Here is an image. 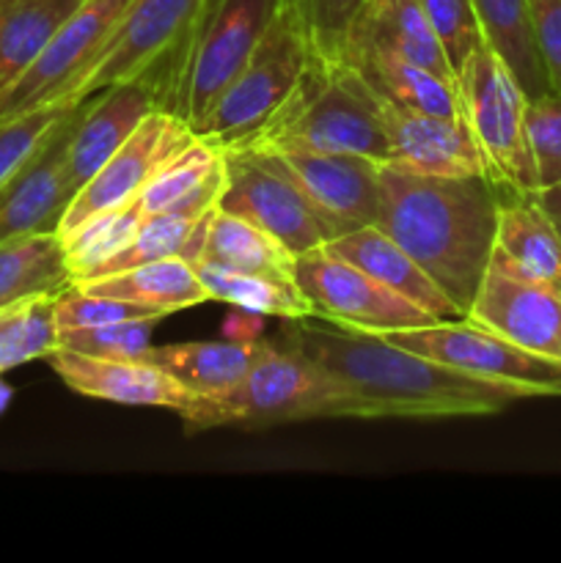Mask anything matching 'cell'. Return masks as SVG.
<instances>
[{
  "label": "cell",
  "instance_id": "6da1fadb",
  "mask_svg": "<svg viewBox=\"0 0 561 563\" xmlns=\"http://www.w3.org/2000/svg\"><path fill=\"white\" fill-rule=\"evenodd\" d=\"M280 344L300 350L350 385L366 405V418L498 416L531 399L515 385L471 377L391 344L383 335L328 324L322 317L286 319Z\"/></svg>",
  "mask_w": 561,
  "mask_h": 563
},
{
  "label": "cell",
  "instance_id": "7a4b0ae2",
  "mask_svg": "<svg viewBox=\"0 0 561 563\" xmlns=\"http://www.w3.org/2000/svg\"><path fill=\"white\" fill-rule=\"evenodd\" d=\"M501 190L484 176H421L380 165L374 225L468 317L493 256Z\"/></svg>",
  "mask_w": 561,
  "mask_h": 563
},
{
  "label": "cell",
  "instance_id": "3957f363",
  "mask_svg": "<svg viewBox=\"0 0 561 563\" xmlns=\"http://www.w3.org/2000/svg\"><path fill=\"white\" fill-rule=\"evenodd\" d=\"M322 152L358 154L388 163L383 99L350 64L319 66L311 60L300 86L258 132L226 152Z\"/></svg>",
  "mask_w": 561,
  "mask_h": 563
},
{
  "label": "cell",
  "instance_id": "277c9868",
  "mask_svg": "<svg viewBox=\"0 0 561 563\" xmlns=\"http://www.w3.org/2000/svg\"><path fill=\"white\" fill-rule=\"evenodd\" d=\"M187 434L220 427L264 429L317 418H366L361 396L300 350L273 341L256 366L223 396H196L179 412Z\"/></svg>",
  "mask_w": 561,
  "mask_h": 563
},
{
  "label": "cell",
  "instance_id": "5b68a950",
  "mask_svg": "<svg viewBox=\"0 0 561 563\" xmlns=\"http://www.w3.org/2000/svg\"><path fill=\"white\" fill-rule=\"evenodd\" d=\"M311 60L300 9L295 0H280L262 42L215 108L198 121L196 135L212 137L223 148L240 146L278 113Z\"/></svg>",
  "mask_w": 561,
  "mask_h": 563
},
{
  "label": "cell",
  "instance_id": "8992f818",
  "mask_svg": "<svg viewBox=\"0 0 561 563\" xmlns=\"http://www.w3.org/2000/svg\"><path fill=\"white\" fill-rule=\"evenodd\" d=\"M457 93L462 119L482 148L495 185L515 192L539 190L526 130L528 97L487 42L457 71Z\"/></svg>",
  "mask_w": 561,
  "mask_h": 563
},
{
  "label": "cell",
  "instance_id": "52a82bcc",
  "mask_svg": "<svg viewBox=\"0 0 561 563\" xmlns=\"http://www.w3.org/2000/svg\"><path fill=\"white\" fill-rule=\"evenodd\" d=\"M280 0H209L179 75L174 113L196 130L262 42Z\"/></svg>",
  "mask_w": 561,
  "mask_h": 563
},
{
  "label": "cell",
  "instance_id": "ba28073f",
  "mask_svg": "<svg viewBox=\"0 0 561 563\" xmlns=\"http://www.w3.org/2000/svg\"><path fill=\"white\" fill-rule=\"evenodd\" d=\"M385 341L471 377L515 385L531 399L561 396V363L534 355L471 319H440L421 328L385 330Z\"/></svg>",
  "mask_w": 561,
  "mask_h": 563
},
{
  "label": "cell",
  "instance_id": "9c48e42d",
  "mask_svg": "<svg viewBox=\"0 0 561 563\" xmlns=\"http://www.w3.org/2000/svg\"><path fill=\"white\" fill-rule=\"evenodd\" d=\"M207 5L209 0H130L97 64L77 82L72 102H86L88 97L116 82L148 80V75L170 53H179L182 75Z\"/></svg>",
  "mask_w": 561,
  "mask_h": 563
},
{
  "label": "cell",
  "instance_id": "30bf717a",
  "mask_svg": "<svg viewBox=\"0 0 561 563\" xmlns=\"http://www.w3.org/2000/svg\"><path fill=\"white\" fill-rule=\"evenodd\" d=\"M284 242L295 256L350 234L336 218L319 209L284 170L253 152H226V187L218 203Z\"/></svg>",
  "mask_w": 561,
  "mask_h": 563
},
{
  "label": "cell",
  "instance_id": "8fae6325",
  "mask_svg": "<svg viewBox=\"0 0 561 563\" xmlns=\"http://www.w3.org/2000/svg\"><path fill=\"white\" fill-rule=\"evenodd\" d=\"M127 5L130 0H82L31 69L0 93V121L47 104H75L72 93L77 82L97 64Z\"/></svg>",
  "mask_w": 561,
  "mask_h": 563
},
{
  "label": "cell",
  "instance_id": "7c38bea8",
  "mask_svg": "<svg viewBox=\"0 0 561 563\" xmlns=\"http://www.w3.org/2000/svg\"><path fill=\"white\" fill-rule=\"evenodd\" d=\"M295 284L314 302L317 317L341 328L385 333L440 322L344 258L317 247L297 256Z\"/></svg>",
  "mask_w": 561,
  "mask_h": 563
},
{
  "label": "cell",
  "instance_id": "4fadbf2b",
  "mask_svg": "<svg viewBox=\"0 0 561 563\" xmlns=\"http://www.w3.org/2000/svg\"><path fill=\"white\" fill-rule=\"evenodd\" d=\"M196 141V130L174 110L157 108L121 143L119 152L75 192L61 218L58 236L97 214L132 203L165 163Z\"/></svg>",
  "mask_w": 561,
  "mask_h": 563
},
{
  "label": "cell",
  "instance_id": "5bb4252c",
  "mask_svg": "<svg viewBox=\"0 0 561 563\" xmlns=\"http://www.w3.org/2000/svg\"><path fill=\"white\" fill-rule=\"evenodd\" d=\"M468 319L561 363V289L517 273L495 251Z\"/></svg>",
  "mask_w": 561,
  "mask_h": 563
},
{
  "label": "cell",
  "instance_id": "9a60e30c",
  "mask_svg": "<svg viewBox=\"0 0 561 563\" xmlns=\"http://www.w3.org/2000/svg\"><path fill=\"white\" fill-rule=\"evenodd\" d=\"M80 104L64 115L42 148L0 187V245L25 234H58L61 218L75 198L64 159Z\"/></svg>",
  "mask_w": 561,
  "mask_h": 563
},
{
  "label": "cell",
  "instance_id": "2e32d148",
  "mask_svg": "<svg viewBox=\"0 0 561 563\" xmlns=\"http://www.w3.org/2000/svg\"><path fill=\"white\" fill-rule=\"evenodd\" d=\"M391 168L421 176H490V165L465 119L407 110L383 102Z\"/></svg>",
  "mask_w": 561,
  "mask_h": 563
},
{
  "label": "cell",
  "instance_id": "e0dca14e",
  "mask_svg": "<svg viewBox=\"0 0 561 563\" xmlns=\"http://www.w3.org/2000/svg\"><path fill=\"white\" fill-rule=\"evenodd\" d=\"M262 157L284 170L319 209L339 220L346 231L377 223L383 163L358 154L322 152H273Z\"/></svg>",
  "mask_w": 561,
  "mask_h": 563
},
{
  "label": "cell",
  "instance_id": "ac0fdd59",
  "mask_svg": "<svg viewBox=\"0 0 561 563\" xmlns=\"http://www.w3.org/2000/svg\"><path fill=\"white\" fill-rule=\"evenodd\" d=\"M157 108H163L160 91L148 80L116 82L80 104L64 159L66 179L75 187V192L119 152L121 143Z\"/></svg>",
  "mask_w": 561,
  "mask_h": 563
},
{
  "label": "cell",
  "instance_id": "d6986e66",
  "mask_svg": "<svg viewBox=\"0 0 561 563\" xmlns=\"http://www.w3.org/2000/svg\"><path fill=\"white\" fill-rule=\"evenodd\" d=\"M47 361L66 388L88 399L127 407H163L176 416L196 399V394L146 357H94L55 350Z\"/></svg>",
  "mask_w": 561,
  "mask_h": 563
},
{
  "label": "cell",
  "instance_id": "ffe728a7",
  "mask_svg": "<svg viewBox=\"0 0 561 563\" xmlns=\"http://www.w3.org/2000/svg\"><path fill=\"white\" fill-rule=\"evenodd\" d=\"M324 251L344 258L352 267L363 269L366 275L377 278L396 295L410 300L421 311L432 313L435 319H465L460 306L449 300L427 273L413 262L399 242L391 240L380 225H361V229L341 234L324 245Z\"/></svg>",
  "mask_w": 561,
  "mask_h": 563
},
{
  "label": "cell",
  "instance_id": "44dd1931",
  "mask_svg": "<svg viewBox=\"0 0 561 563\" xmlns=\"http://www.w3.org/2000/svg\"><path fill=\"white\" fill-rule=\"evenodd\" d=\"M226 187V148L196 135L170 163L154 174L135 203L148 214H204L220 203Z\"/></svg>",
  "mask_w": 561,
  "mask_h": 563
},
{
  "label": "cell",
  "instance_id": "7402d4cb",
  "mask_svg": "<svg viewBox=\"0 0 561 563\" xmlns=\"http://www.w3.org/2000/svg\"><path fill=\"white\" fill-rule=\"evenodd\" d=\"M355 49H377L457 80L418 0H366L350 31L346 55Z\"/></svg>",
  "mask_w": 561,
  "mask_h": 563
},
{
  "label": "cell",
  "instance_id": "603a6c76",
  "mask_svg": "<svg viewBox=\"0 0 561 563\" xmlns=\"http://www.w3.org/2000/svg\"><path fill=\"white\" fill-rule=\"evenodd\" d=\"M493 251L517 273L561 289V234L537 201V190H501Z\"/></svg>",
  "mask_w": 561,
  "mask_h": 563
},
{
  "label": "cell",
  "instance_id": "cb8c5ba5",
  "mask_svg": "<svg viewBox=\"0 0 561 563\" xmlns=\"http://www.w3.org/2000/svg\"><path fill=\"white\" fill-rule=\"evenodd\" d=\"M270 341H185L152 346L146 361L185 385L196 396H223L248 377Z\"/></svg>",
  "mask_w": 561,
  "mask_h": 563
},
{
  "label": "cell",
  "instance_id": "d4e9b609",
  "mask_svg": "<svg viewBox=\"0 0 561 563\" xmlns=\"http://www.w3.org/2000/svg\"><path fill=\"white\" fill-rule=\"evenodd\" d=\"M346 64L361 71L363 80L372 86V91L383 102L443 115V119H460L462 115L457 80H449L438 71L394 58V55L377 53V49H355V53L346 55Z\"/></svg>",
  "mask_w": 561,
  "mask_h": 563
},
{
  "label": "cell",
  "instance_id": "484cf974",
  "mask_svg": "<svg viewBox=\"0 0 561 563\" xmlns=\"http://www.w3.org/2000/svg\"><path fill=\"white\" fill-rule=\"evenodd\" d=\"M77 289L91 295L119 297V300L141 302V306L157 308L165 317L185 308H196L209 302L207 289L198 280L196 269L185 258H160V262L141 264V267L121 269V273L105 275V278L75 284Z\"/></svg>",
  "mask_w": 561,
  "mask_h": 563
},
{
  "label": "cell",
  "instance_id": "4316f807",
  "mask_svg": "<svg viewBox=\"0 0 561 563\" xmlns=\"http://www.w3.org/2000/svg\"><path fill=\"white\" fill-rule=\"evenodd\" d=\"M82 0H0V93L9 91Z\"/></svg>",
  "mask_w": 561,
  "mask_h": 563
},
{
  "label": "cell",
  "instance_id": "83f0119b",
  "mask_svg": "<svg viewBox=\"0 0 561 563\" xmlns=\"http://www.w3.org/2000/svg\"><path fill=\"white\" fill-rule=\"evenodd\" d=\"M198 258L275 280H295L297 267V256L284 242L275 240L262 225L251 223L240 214L223 212L220 207L209 220L204 251Z\"/></svg>",
  "mask_w": 561,
  "mask_h": 563
},
{
  "label": "cell",
  "instance_id": "f1b7e54d",
  "mask_svg": "<svg viewBox=\"0 0 561 563\" xmlns=\"http://www.w3.org/2000/svg\"><path fill=\"white\" fill-rule=\"evenodd\" d=\"M215 212H218V207L204 214H148L141 220L135 236L119 253H113L108 262L99 264L86 280L105 278V275L160 262V258L179 256L185 262H196L204 251V236H207L209 220ZM86 280H80V284H86Z\"/></svg>",
  "mask_w": 561,
  "mask_h": 563
},
{
  "label": "cell",
  "instance_id": "f546056e",
  "mask_svg": "<svg viewBox=\"0 0 561 563\" xmlns=\"http://www.w3.org/2000/svg\"><path fill=\"white\" fill-rule=\"evenodd\" d=\"M193 269H196L198 280L207 289L209 300L229 302V306L245 308V311L262 313V317H317L314 302L302 295L295 280H275L264 278V275L240 273V269L220 267V264L207 262V258H196Z\"/></svg>",
  "mask_w": 561,
  "mask_h": 563
},
{
  "label": "cell",
  "instance_id": "4dcf8cb0",
  "mask_svg": "<svg viewBox=\"0 0 561 563\" xmlns=\"http://www.w3.org/2000/svg\"><path fill=\"white\" fill-rule=\"evenodd\" d=\"M479 22H482L484 42L506 60L512 75L522 86L528 99L550 91L542 58L531 33L526 0H473Z\"/></svg>",
  "mask_w": 561,
  "mask_h": 563
},
{
  "label": "cell",
  "instance_id": "1f68e13d",
  "mask_svg": "<svg viewBox=\"0 0 561 563\" xmlns=\"http://www.w3.org/2000/svg\"><path fill=\"white\" fill-rule=\"evenodd\" d=\"M69 284L58 234H25L0 245V308L33 295H55Z\"/></svg>",
  "mask_w": 561,
  "mask_h": 563
},
{
  "label": "cell",
  "instance_id": "d6a6232c",
  "mask_svg": "<svg viewBox=\"0 0 561 563\" xmlns=\"http://www.w3.org/2000/svg\"><path fill=\"white\" fill-rule=\"evenodd\" d=\"M55 295H33L0 308V374L47 361L58 350Z\"/></svg>",
  "mask_w": 561,
  "mask_h": 563
},
{
  "label": "cell",
  "instance_id": "836d02e7",
  "mask_svg": "<svg viewBox=\"0 0 561 563\" xmlns=\"http://www.w3.org/2000/svg\"><path fill=\"white\" fill-rule=\"evenodd\" d=\"M143 212L135 201L116 207L110 212L97 214V218L86 220L77 229L61 234V245H64L66 267H69L72 284L86 280L94 269L102 262H108L113 253H119L127 242L135 236L138 225H141Z\"/></svg>",
  "mask_w": 561,
  "mask_h": 563
},
{
  "label": "cell",
  "instance_id": "e575fe53",
  "mask_svg": "<svg viewBox=\"0 0 561 563\" xmlns=\"http://www.w3.org/2000/svg\"><path fill=\"white\" fill-rule=\"evenodd\" d=\"M319 66L346 64V42L366 0H295Z\"/></svg>",
  "mask_w": 561,
  "mask_h": 563
},
{
  "label": "cell",
  "instance_id": "d590c367",
  "mask_svg": "<svg viewBox=\"0 0 561 563\" xmlns=\"http://www.w3.org/2000/svg\"><path fill=\"white\" fill-rule=\"evenodd\" d=\"M160 317L135 319V322L97 324V328L58 330V350L80 352L94 357H146L154 346V330Z\"/></svg>",
  "mask_w": 561,
  "mask_h": 563
},
{
  "label": "cell",
  "instance_id": "8d00e7d4",
  "mask_svg": "<svg viewBox=\"0 0 561 563\" xmlns=\"http://www.w3.org/2000/svg\"><path fill=\"white\" fill-rule=\"evenodd\" d=\"M152 317L165 319V313L157 311V308L141 306V302L91 295V291L77 289L75 284H69L55 295V322H58V330L97 328V324L135 322V319Z\"/></svg>",
  "mask_w": 561,
  "mask_h": 563
},
{
  "label": "cell",
  "instance_id": "74e56055",
  "mask_svg": "<svg viewBox=\"0 0 561 563\" xmlns=\"http://www.w3.org/2000/svg\"><path fill=\"white\" fill-rule=\"evenodd\" d=\"M75 104H47V108L28 110L9 121H0V187L42 148L50 132L64 121Z\"/></svg>",
  "mask_w": 561,
  "mask_h": 563
},
{
  "label": "cell",
  "instance_id": "f35d334b",
  "mask_svg": "<svg viewBox=\"0 0 561 563\" xmlns=\"http://www.w3.org/2000/svg\"><path fill=\"white\" fill-rule=\"evenodd\" d=\"M528 146L537 168L539 190L561 181V91L539 93L526 108Z\"/></svg>",
  "mask_w": 561,
  "mask_h": 563
},
{
  "label": "cell",
  "instance_id": "ab89813d",
  "mask_svg": "<svg viewBox=\"0 0 561 563\" xmlns=\"http://www.w3.org/2000/svg\"><path fill=\"white\" fill-rule=\"evenodd\" d=\"M418 3H421L457 77L468 55L484 44V31L476 9H473V0H418Z\"/></svg>",
  "mask_w": 561,
  "mask_h": 563
},
{
  "label": "cell",
  "instance_id": "60d3db41",
  "mask_svg": "<svg viewBox=\"0 0 561 563\" xmlns=\"http://www.w3.org/2000/svg\"><path fill=\"white\" fill-rule=\"evenodd\" d=\"M534 42L550 88L561 91V0H526Z\"/></svg>",
  "mask_w": 561,
  "mask_h": 563
},
{
  "label": "cell",
  "instance_id": "b9f144b4",
  "mask_svg": "<svg viewBox=\"0 0 561 563\" xmlns=\"http://www.w3.org/2000/svg\"><path fill=\"white\" fill-rule=\"evenodd\" d=\"M258 317H262V313H253V311H245V308H240V313H234V317L229 319V324H226L229 339H237V341L258 339V333H262V322H258Z\"/></svg>",
  "mask_w": 561,
  "mask_h": 563
},
{
  "label": "cell",
  "instance_id": "7bdbcfd3",
  "mask_svg": "<svg viewBox=\"0 0 561 563\" xmlns=\"http://www.w3.org/2000/svg\"><path fill=\"white\" fill-rule=\"evenodd\" d=\"M537 201L542 203V209L548 212V218L553 220V225L561 234V181L559 185H550V187H542V190H537Z\"/></svg>",
  "mask_w": 561,
  "mask_h": 563
},
{
  "label": "cell",
  "instance_id": "ee69618b",
  "mask_svg": "<svg viewBox=\"0 0 561 563\" xmlns=\"http://www.w3.org/2000/svg\"><path fill=\"white\" fill-rule=\"evenodd\" d=\"M11 399H14V390H11V385L6 383L3 374H0V416H3V412L9 410Z\"/></svg>",
  "mask_w": 561,
  "mask_h": 563
}]
</instances>
